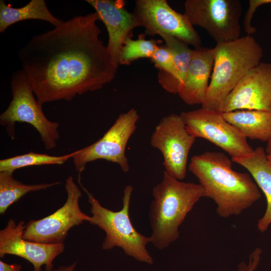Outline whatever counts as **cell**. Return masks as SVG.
I'll return each instance as SVG.
<instances>
[{"label": "cell", "mask_w": 271, "mask_h": 271, "mask_svg": "<svg viewBox=\"0 0 271 271\" xmlns=\"http://www.w3.org/2000/svg\"><path fill=\"white\" fill-rule=\"evenodd\" d=\"M95 12L78 16L35 35L18 51L38 101L71 100L102 88L117 67L100 39Z\"/></svg>", "instance_id": "obj_1"}, {"label": "cell", "mask_w": 271, "mask_h": 271, "mask_svg": "<svg viewBox=\"0 0 271 271\" xmlns=\"http://www.w3.org/2000/svg\"><path fill=\"white\" fill-rule=\"evenodd\" d=\"M189 170L216 205L220 217L238 215L261 197L256 183L247 173L232 169V162L222 152H205L194 156Z\"/></svg>", "instance_id": "obj_2"}, {"label": "cell", "mask_w": 271, "mask_h": 271, "mask_svg": "<svg viewBox=\"0 0 271 271\" xmlns=\"http://www.w3.org/2000/svg\"><path fill=\"white\" fill-rule=\"evenodd\" d=\"M153 196L150 238L155 247L163 249L179 237V228L187 214L207 194L200 184L183 182L164 171L161 181L153 188Z\"/></svg>", "instance_id": "obj_3"}, {"label": "cell", "mask_w": 271, "mask_h": 271, "mask_svg": "<svg viewBox=\"0 0 271 271\" xmlns=\"http://www.w3.org/2000/svg\"><path fill=\"white\" fill-rule=\"evenodd\" d=\"M213 70L202 107L222 112L223 102L239 81L257 66L263 56L261 47L251 36L216 44Z\"/></svg>", "instance_id": "obj_4"}, {"label": "cell", "mask_w": 271, "mask_h": 271, "mask_svg": "<svg viewBox=\"0 0 271 271\" xmlns=\"http://www.w3.org/2000/svg\"><path fill=\"white\" fill-rule=\"evenodd\" d=\"M91 205L92 214L88 222L103 230L106 236L102 244V249L108 250L114 247L122 249L124 252L138 261L152 264L153 259L146 246L151 242L147 237L138 232L133 226L129 215L130 197L133 188L127 185L123 190L122 207L113 211L102 206L94 196L84 187Z\"/></svg>", "instance_id": "obj_5"}, {"label": "cell", "mask_w": 271, "mask_h": 271, "mask_svg": "<svg viewBox=\"0 0 271 271\" xmlns=\"http://www.w3.org/2000/svg\"><path fill=\"white\" fill-rule=\"evenodd\" d=\"M11 88L12 99L0 116V123L6 126L9 135L14 138L16 122L28 123L39 132L46 149L56 147L59 139V124L45 115L42 104L35 98L32 84L23 69L12 74Z\"/></svg>", "instance_id": "obj_6"}, {"label": "cell", "mask_w": 271, "mask_h": 271, "mask_svg": "<svg viewBox=\"0 0 271 271\" xmlns=\"http://www.w3.org/2000/svg\"><path fill=\"white\" fill-rule=\"evenodd\" d=\"M139 117L137 110L134 108L120 114L101 138L90 146L75 151L72 158L75 169L78 172L79 184H81V173L86 164L97 160L117 164L123 172L128 171L129 166L125 149L136 129Z\"/></svg>", "instance_id": "obj_7"}, {"label": "cell", "mask_w": 271, "mask_h": 271, "mask_svg": "<svg viewBox=\"0 0 271 271\" xmlns=\"http://www.w3.org/2000/svg\"><path fill=\"white\" fill-rule=\"evenodd\" d=\"M184 14L191 24L204 29L216 44L240 38L242 7L239 0H187Z\"/></svg>", "instance_id": "obj_8"}, {"label": "cell", "mask_w": 271, "mask_h": 271, "mask_svg": "<svg viewBox=\"0 0 271 271\" xmlns=\"http://www.w3.org/2000/svg\"><path fill=\"white\" fill-rule=\"evenodd\" d=\"M65 187L67 197L63 206L41 219L30 220L25 225L24 239L46 244L63 243L72 227L89 221L91 216L80 208L82 193L72 176L66 179Z\"/></svg>", "instance_id": "obj_9"}, {"label": "cell", "mask_w": 271, "mask_h": 271, "mask_svg": "<svg viewBox=\"0 0 271 271\" xmlns=\"http://www.w3.org/2000/svg\"><path fill=\"white\" fill-rule=\"evenodd\" d=\"M180 115L191 135L210 141L231 158L244 156L253 151L247 139L225 119L222 112L201 108L183 111Z\"/></svg>", "instance_id": "obj_10"}, {"label": "cell", "mask_w": 271, "mask_h": 271, "mask_svg": "<svg viewBox=\"0 0 271 271\" xmlns=\"http://www.w3.org/2000/svg\"><path fill=\"white\" fill-rule=\"evenodd\" d=\"M196 139L188 131L180 114L172 113L156 126L150 144L161 153L165 171L182 180L186 177L189 154Z\"/></svg>", "instance_id": "obj_11"}, {"label": "cell", "mask_w": 271, "mask_h": 271, "mask_svg": "<svg viewBox=\"0 0 271 271\" xmlns=\"http://www.w3.org/2000/svg\"><path fill=\"white\" fill-rule=\"evenodd\" d=\"M134 13L141 19L146 35H167L196 48L201 39L186 15L177 12L166 0H137Z\"/></svg>", "instance_id": "obj_12"}, {"label": "cell", "mask_w": 271, "mask_h": 271, "mask_svg": "<svg viewBox=\"0 0 271 271\" xmlns=\"http://www.w3.org/2000/svg\"><path fill=\"white\" fill-rule=\"evenodd\" d=\"M237 110L271 112V63L260 62L250 70L225 98L222 112Z\"/></svg>", "instance_id": "obj_13"}, {"label": "cell", "mask_w": 271, "mask_h": 271, "mask_svg": "<svg viewBox=\"0 0 271 271\" xmlns=\"http://www.w3.org/2000/svg\"><path fill=\"white\" fill-rule=\"evenodd\" d=\"M25 228L24 221L18 223L10 219L6 227L0 231V256L12 254L24 258L33 265L35 271H51L53 261L65 249L63 243L46 244L34 242L23 237Z\"/></svg>", "instance_id": "obj_14"}, {"label": "cell", "mask_w": 271, "mask_h": 271, "mask_svg": "<svg viewBox=\"0 0 271 271\" xmlns=\"http://www.w3.org/2000/svg\"><path fill=\"white\" fill-rule=\"evenodd\" d=\"M97 13L99 20L105 26L108 41L106 45L114 65L118 67L120 50L127 38L131 37L132 30L143 27L141 19L125 8L122 0H87Z\"/></svg>", "instance_id": "obj_15"}, {"label": "cell", "mask_w": 271, "mask_h": 271, "mask_svg": "<svg viewBox=\"0 0 271 271\" xmlns=\"http://www.w3.org/2000/svg\"><path fill=\"white\" fill-rule=\"evenodd\" d=\"M214 57V47H200L193 50L187 73L178 93L185 103L202 105L203 103L213 70Z\"/></svg>", "instance_id": "obj_16"}, {"label": "cell", "mask_w": 271, "mask_h": 271, "mask_svg": "<svg viewBox=\"0 0 271 271\" xmlns=\"http://www.w3.org/2000/svg\"><path fill=\"white\" fill-rule=\"evenodd\" d=\"M231 159L249 172L266 197V210L257 223V229L264 232L271 224V166L267 154L262 147H258L248 154Z\"/></svg>", "instance_id": "obj_17"}, {"label": "cell", "mask_w": 271, "mask_h": 271, "mask_svg": "<svg viewBox=\"0 0 271 271\" xmlns=\"http://www.w3.org/2000/svg\"><path fill=\"white\" fill-rule=\"evenodd\" d=\"M223 115L246 139L267 142L271 140V112L237 110L223 112Z\"/></svg>", "instance_id": "obj_18"}, {"label": "cell", "mask_w": 271, "mask_h": 271, "mask_svg": "<svg viewBox=\"0 0 271 271\" xmlns=\"http://www.w3.org/2000/svg\"><path fill=\"white\" fill-rule=\"evenodd\" d=\"M28 20L47 21L56 27L63 21L55 17L49 10L44 0H31L26 5L14 8L0 1V32L18 22Z\"/></svg>", "instance_id": "obj_19"}, {"label": "cell", "mask_w": 271, "mask_h": 271, "mask_svg": "<svg viewBox=\"0 0 271 271\" xmlns=\"http://www.w3.org/2000/svg\"><path fill=\"white\" fill-rule=\"evenodd\" d=\"M13 173L0 172V214H4L14 203L28 193L45 190L61 183L27 184L16 180Z\"/></svg>", "instance_id": "obj_20"}, {"label": "cell", "mask_w": 271, "mask_h": 271, "mask_svg": "<svg viewBox=\"0 0 271 271\" xmlns=\"http://www.w3.org/2000/svg\"><path fill=\"white\" fill-rule=\"evenodd\" d=\"M75 151L60 156H51L33 152L0 160V172L13 173L19 169L37 165H61L70 158H72Z\"/></svg>", "instance_id": "obj_21"}, {"label": "cell", "mask_w": 271, "mask_h": 271, "mask_svg": "<svg viewBox=\"0 0 271 271\" xmlns=\"http://www.w3.org/2000/svg\"><path fill=\"white\" fill-rule=\"evenodd\" d=\"M158 47L157 42L153 39L146 40L145 37H140L134 40L128 37L120 50L119 64L129 65L141 58L151 59Z\"/></svg>", "instance_id": "obj_22"}, {"label": "cell", "mask_w": 271, "mask_h": 271, "mask_svg": "<svg viewBox=\"0 0 271 271\" xmlns=\"http://www.w3.org/2000/svg\"><path fill=\"white\" fill-rule=\"evenodd\" d=\"M270 3L271 0L249 1V7L245 13L243 22L244 30L247 36H251L256 31V28L251 25L253 15L255 11L261 5Z\"/></svg>", "instance_id": "obj_23"}, {"label": "cell", "mask_w": 271, "mask_h": 271, "mask_svg": "<svg viewBox=\"0 0 271 271\" xmlns=\"http://www.w3.org/2000/svg\"><path fill=\"white\" fill-rule=\"evenodd\" d=\"M262 249L256 248L249 255L248 261H241L237 266V271H255L258 266L261 257Z\"/></svg>", "instance_id": "obj_24"}, {"label": "cell", "mask_w": 271, "mask_h": 271, "mask_svg": "<svg viewBox=\"0 0 271 271\" xmlns=\"http://www.w3.org/2000/svg\"><path fill=\"white\" fill-rule=\"evenodd\" d=\"M22 266L19 264H8L0 260V271H21Z\"/></svg>", "instance_id": "obj_25"}, {"label": "cell", "mask_w": 271, "mask_h": 271, "mask_svg": "<svg viewBox=\"0 0 271 271\" xmlns=\"http://www.w3.org/2000/svg\"><path fill=\"white\" fill-rule=\"evenodd\" d=\"M76 266V263L74 262L67 266H61L58 268L52 269L51 271H74Z\"/></svg>", "instance_id": "obj_26"}, {"label": "cell", "mask_w": 271, "mask_h": 271, "mask_svg": "<svg viewBox=\"0 0 271 271\" xmlns=\"http://www.w3.org/2000/svg\"><path fill=\"white\" fill-rule=\"evenodd\" d=\"M265 151L267 155H271V140L267 142Z\"/></svg>", "instance_id": "obj_27"}, {"label": "cell", "mask_w": 271, "mask_h": 271, "mask_svg": "<svg viewBox=\"0 0 271 271\" xmlns=\"http://www.w3.org/2000/svg\"><path fill=\"white\" fill-rule=\"evenodd\" d=\"M268 161L271 166V155H267Z\"/></svg>", "instance_id": "obj_28"}, {"label": "cell", "mask_w": 271, "mask_h": 271, "mask_svg": "<svg viewBox=\"0 0 271 271\" xmlns=\"http://www.w3.org/2000/svg\"><path fill=\"white\" fill-rule=\"evenodd\" d=\"M34 271H35V270H34ZM37 271H41V270H37Z\"/></svg>", "instance_id": "obj_29"}]
</instances>
